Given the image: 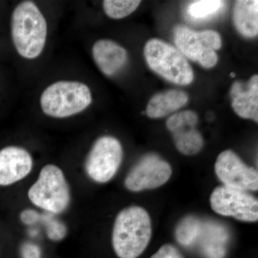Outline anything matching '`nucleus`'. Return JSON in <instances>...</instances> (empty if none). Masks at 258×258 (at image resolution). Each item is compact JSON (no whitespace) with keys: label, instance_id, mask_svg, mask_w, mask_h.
I'll return each instance as SVG.
<instances>
[{"label":"nucleus","instance_id":"f257e3e1","mask_svg":"<svg viewBox=\"0 0 258 258\" xmlns=\"http://www.w3.org/2000/svg\"><path fill=\"white\" fill-rule=\"evenodd\" d=\"M151 237L152 221L144 208L128 207L117 215L112 231V245L118 257H139Z\"/></svg>","mask_w":258,"mask_h":258},{"label":"nucleus","instance_id":"f03ea898","mask_svg":"<svg viewBox=\"0 0 258 258\" xmlns=\"http://www.w3.org/2000/svg\"><path fill=\"white\" fill-rule=\"evenodd\" d=\"M11 35L17 52L24 58H37L42 53L46 43L47 24L33 2H22L15 8Z\"/></svg>","mask_w":258,"mask_h":258},{"label":"nucleus","instance_id":"7ed1b4c3","mask_svg":"<svg viewBox=\"0 0 258 258\" xmlns=\"http://www.w3.org/2000/svg\"><path fill=\"white\" fill-rule=\"evenodd\" d=\"M92 93L87 85L78 81H57L45 88L40 96L43 113L63 118L78 114L92 103Z\"/></svg>","mask_w":258,"mask_h":258},{"label":"nucleus","instance_id":"20e7f679","mask_svg":"<svg viewBox=\"0 0 258 258\" xmlns=\"http://www.w3.org/2000/svg\"><path fill=\"white\" fill-rule=\"evenodd\" d=\"M29 200L37 208L59 215L69 208L71 189L63 171L55 164L42 168L38 178L28 190Z\"/></svg>","mask_w":258,"mask_h":258},{"label":"nucleus","instance_id":"39448f33","mask_svg":"<svg viewBox=\"0 0 258 258\" xmlns=\"http://www.w3.org/2000/svg\"><path fill=\"white\" fill-rule=\"evenodd\" d=\"M144 57L154 72L175 84L186 86L192 82L193 70L176 47L159 39H151L144 47Z\"/></svg>","mask_w":258,"mask_h":258},{"label":"nucleus","instance_id":"423d86ee","mask_svg":"<svg viewBox=\"0 0 258 258\" xmlns=\"http://www.w3.org/2000/svg\"><path fill=\"white\" fill-rule=\"evenodd\" d=\"M174 41L176 49L189 60L206 69L215 66L218 61L216 50L222 47L220 34L214 30L195 31L184 25L176 27Z\"/></svg>","mask_w":258,"mask_h":258},{"label":"nucleus","instance_id":"0eeeda50","mask_svg":"<svg viewBox=\"0 0 258 258\" xmlns=\"http://www.w3.org/2000/svg\"><path fill=\"white\" fill-rule=\"evenodd\" d=\"M123 147L118 139L103 136L97 139L85 161V171L92 181L104 184L114 177L123 161Z\"/></svg>","mask_w":258,"mask_h":258},{"label":"nucleus","instance_id":"6e6552de","mask_svg":"<svg viewBox=\"0 0 258 258\" xmlns=\"http://www.w3.org/2000/svg\"><path fill=\"white\" fill-rule=\"evenodd\" d=\"M210 205L214 212L223 216L251 222L258 219L257 199L242 190L217 186L210 196Z\"/></svg>","mask_w":258,"mask_h":258},{"label":"nucleus","instance_id":"1a4fd4ad","mask_svg":"<svg viewBox=\"0 0 258 258\" xmlns=\"http://www.w3.org/2000/svg\"><path fill=\"white\" fill-rule=\"evenodd\" d=\"M171 172L169 163L157 154H147L132 167L125 177L124 184L132 191L155 189L167 182Z\"/></svg>","mask_w":258,"mask_h":258},{"label":"nucleus","instance_id":"9d476101","mask_svg":"<svg viewBox=\"0 0 258 258\" xmlns=\"http://www.w3.org/2000/svg\"><path fill=\"white\" fill-rule=\"evenodd\" d=\"M217 177L224 186L242 191H257V171L246 165L233 151L220 153L215 165Z\"/></svg>","mask_w":258,"mask_h":258},{"label":"nucleus","instance_id":"9b49d317","mask_svg":"<svg viewBox=\"0 0 258 258\" xmlns=\"http://www.w3.org/2000/svg\"><path fill=\"white\" fill-rule=\"evenodd\" d=\"M198 123V115L192 111L174 113L166 121L176 149L184 155H195L203 149L204 139L196 128Z\"/></svg>","mask_w":258,"mask_h":258},{"label":"nucleus","instance_id":"f8f14e48","mask_svg":"<svg viewBox=\"0 0 258 258\" xmlns=\"http://www.w3.org/2000/svg\"><path fill=\"white\" fill-rule=\"evenodd\" d=\"M33 160L31 154L24 149L15 146L0 150V186L18 182L31 172Z\"/></svg>","mask_w":258,"mask_h":258},{"label":"nucleus","instance_id":"ddd939ff","mask_svg":"<svg viewBox=\"0 0 258 258\" xmlns=\"http://www.w3.org/2000/svg\"><path fill=\"white\" fill-rule=\"evenodd\" d=\"M230 96L232 108L239 116L258 122L257 75L252 76L247 83H234Z\"/></svg>","mask_w":258,"mask_h":258},{"label":"nucleus","instance_id":"4468645a","mask_svg":"<svg viewBox=\"0 0 258 258\" xmlns=\"http://www.w3.org/2000/svg\"><path fill=\"white\" fill-rule=\"evenodd\" d=\"M93 59L100 71L107 76H113L124 68L128 53L123 47L111 40L102 39L95 42Z\"/></svg>","mask_w":258,"mask_h":258},{"label":"nucleus","instance_id":"2eb2a0df","mask_svg":"<svg viewBox=\"0 0 258 258\" xmlns=\"http://www.w3.org/2000/svg\"><path fill=\"white\" fill-rule=\"evenodd\" d=\"M228 241V231L221 224L201 221L196 243H199L200 251L205 257H225Z\"/></svg>","mask_w":258,"mask_h":258},{"label":"nucleus","instance_id":"dca6fc26","mask_svg":"<svg viewBox=\"0 0 258 258\" xmlns=\"http://www.w3.org/2000/svg\"><path fill=\"white\" fill-rule=\"evenodd\" d=\"M189 100L187 93L181 90H169L157 93L151 98L147 114L151 118H160L182 108Z\"/></svg>","mask_w":258,"mask_h":258},{"label":"nucleus","instance_id":"f3484780","mask_svg":"<svg viewBox=\"0 0 258 258\" xmlns=\"http://www.w3.org/2000/svg\"><path fill=\"white\" fill-rule=\"evenodd\" d=\"M236 29L246 37H254L258 34V1L240 0L236 2L233 11Z\"/></svg>","mask_w":258,"mask_h":258},{"label":"nucleus","instance_id":"a211bd4d","mask_svg":"<svg viewBox=\"0 0 258 258\" xmlns=\"http://www.w3.org/2000/svg\"><path fill=\"white\" fill-rule=\"evenodd\" d=\"M201 220L195 216L184 217L176 226V240L181 246L191 247L198 240Z\"/></svg>","mask_w":258,"mask_h":258},{"label":"nucleus","instance_id":"6ab92c4d","mask_svg":"<svg viewBox=\"0 0 258 258\" xmlns=\"http://www.w3.org/2000/svg\"><path fill=\"white\" fill-rule=\"evenodd\" d=\"M140 4L137 0H106L103 7L107 16L119 20L132 14Z\"/></svg>","mask_w":258,"mask_h":258},{"label":"nucleus","instance_id":"aec40b11","mask_svg":"<svg viewBox=\"0 0 258 258\" xmlns=\"http://www.w3.org/2000/svg\"><path fill=\"white\" fill-rule=\"evenodd\" d=\"M224 2L219 0H202L194 2L188 8V14L191 18L203 19L215 14L223 8Z\"/></svg>","mask_w":258,"mask_h":258},{"label":"nucleus","instance_id":"412c9836","mask_svg":"<svg viewBox=\"0 0 258 258\" xmlns=\"http://www.w3.org/2000/svg\"><path fill=\"white\" fill-rule=\"evenodd\" d=\"M41 220H43L46 223L47 236L50 240H61L67 235V228L62 222L47 215L44 216L42 215Z\"/></svg>","mask_w":258,"mask_h":258},{"label":"nucleus","instance_id":"4be33fe9","mask_svg":"<svg viewBox=\"0 0 258 258\" xmlns=\"http://www.w3.org/2000/svg\"><path fill=\"white\" fill-rule=\"evenodd\" d=\"M151 258H184L176 247L171 244H166L161 246L156 253Z\"/></svg>","mask_w":258,"mask_h":258},{"label":"nucleus","instance_id":"5701e85b","mask_svg":"<svg viewBox=\"0 0 258 258\" xmlns=\"http://www.w3.org/2000/svg\"><path fill=\"white\" fill-rule=\"evenodd\" d=\"M23 258H41V250L36 244L25 242L21 247Z\"/></svg>","mask_w":258,"mask_h":258},{"label":"nucleus","instance_id":"b1692460","mask_svg":"<svg viewBox=\"0 0 258 258\" xmlns=\"http://www.w3.org/2000/svg\"><path fill=\"white\" fill-rule=\"evenodd\" d=\"M20 220L24 224L32 225L41 220V215L33 210H25L20 215Z\"/></svg>","mask_w":258,"mask_h":258},{"label":"nucleus","instance_id":"393cba45","mask_svg":"<svg viewBox=\"0 0 258 258\" xmlns=\"http://www.w3.org/2000/svg\"><path fill=\"white\" fill-rule=\"evenodd\" d=\"M231 77H235V74H234V73H232V74H230Z\"/></svg>","mask_w":258,"mask_h":258}]
</instances>
